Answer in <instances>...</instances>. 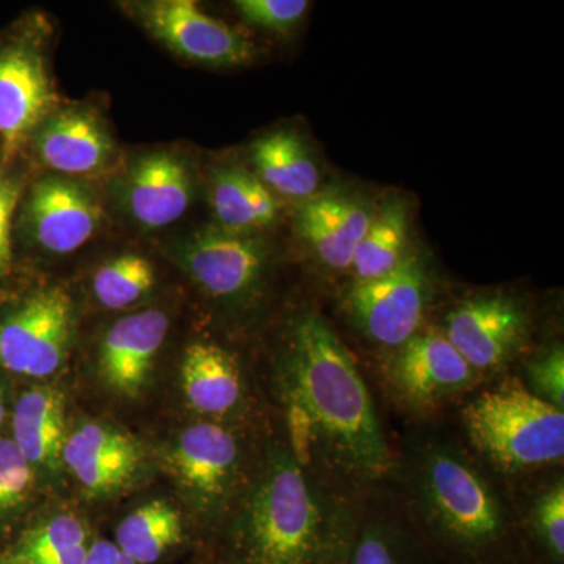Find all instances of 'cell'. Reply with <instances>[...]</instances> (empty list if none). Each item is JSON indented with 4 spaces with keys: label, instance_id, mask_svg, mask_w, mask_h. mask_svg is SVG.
I'll return each mask as SVG.
<instances>
[{
    "label": "cell",
    "instance_id": "obj_1",
    "mask_svg": "<svg viewBox=\"0 0 564 564\" xmlns=\"http://www.w3.org/2000/svg\"><path fill=\"white\" fill-rule=\"evenodd\" d=\"M281 434L318 477L359 500L391 485L397 451L366 378L323 315L303 311L273 367Z\"/></svg>",
    "mask_w": 564,
    "mask_h": 564
},
{
    "label": "cell",
    "instance_id": "obj_2",
    "mask_svg": "<svg viewBox=\"0 0 564 564\" xmlns=\"http://www.w3.org/2000/svg\"><path fill=\"white\" fill-rule=\"evenodd\" d=\"M389 489L434 563L529 564L510 485L462 436L413 430L397 451Z\"/></svg>",
    "mask_w": 564,
    "mask_h": 564
},
{
    "label": "cell",
    "instance_id": "obj_3",
    "mask_svg": "<svg viewBox=\"0 0 564 564\" xmlns=\"http://www.w3.org/2000/svg\"><path fill=\"white\" fill-rule=\"evenodd\" d=\"M359 500L304 466L280 436L207 549L210 564H345Z\"/></svg>",
    "mask_w": 564,
    "mask_h": 564
},
{
    "label": "cell",
    "instance_id": "obj_4",
    "mask_svg": "<svg viewBox=\"0 0 564 564\" xmlns=\"http://www.w3.org/2000/svg\"><path fill=\"white\" fill-rule=\"evenodd\" d=\"M459 410L464 444L508 485L563 467L564 411L533 395L521 378L481 384Z\"/></svg>",
    "mask_w": 564,
    "mask_h": 564
},
{
    "label": "cell",
    "instance_id": "obj_5",
    "mask_svg": "<svg viewBox=\"0 0 564 564\" xmlns=\"http://www.w3.org/2000/svg\"><path fill=\"white\" fill-rule=\"evenodd\" d=\"M263 443L251 448L245 426L203 421L187 426L170 447L165 456L170 473L204 524L214 530L212 540L250 485Z\"/></svg>",
    "mask_w": 564,
    "mask_h": 564
},
{
    "label": "cell",
    "instance_id": "obj_6",
    "mask_svg": "<svg viewBox=\"0 0 564 564\" xmlns=\"http://www.w3.org/2000/svg\"><path fill=\"white\" fill-rule=\"evenodd\" d=\"M440 329L488 383L507 375L524 355L532 336V314L514 293H474L448 311Z\"/></svg>",
    "mask_w": 564,
    "mask_h": 564
},
{
    "label": "cell",
    "instance_id": "obj_7",
    "mask_svg": "<svg viewBox=\"0 0 564 564\" xmlns=\"http://www.w3.org/2000/svg\"><path fill=\"white\" fill-rule=\"evenodd\" d=\"M386 378L393 402L419 419L432 417L485 384L440 328H422L393 351Z\"/></svg>",
    "mask_w": 564,
    "mask_h": 564
},
{
    "label": "cell",
    "instance_id": "obj_8",
    "mask_svg": "<svg viewBox=\"0 0 564 564\" xmlns=\"http://www.w3.org/2000/svg\"><path fill=\"white\" fill-rule=\"evenodd\" d=\"M430 300L429 270L421 256L410 252L386 276L352 282L344 295V310L367 340L395 351L421 332Z\"/></svg>",
    "mask_w": 564,
    "mask_h": 564
},
{
    "label": "cell",
    "instance_id": "obj_9",
    "mask_svg": "<svg viewBox=\"0 0 564 564\" xmlns=\"http://www.w3.org/2000/svg\"><path fill=\"white\" fill-rule=\"evenodd\" d=\"M176 259L206 295L231 306L254 303L269 272L261 240L226 229H204L188 237L177 245Z\"/></svg>",
    "mask_w": 564,
    "mask_h": 564
},
{
    "label": "cell",
    "instance_id": "obj_10",
    "mask_svg": "<svg viewBox=\"0 0 564 564\" xmlns=\"http://www.w3.org/2000/svg\"><path fill=\"white\" fill-rule=\"evenodd\" d=\"M73 336L70 296L61 288L44 289L0 325V364L24 377H51L68 358Z\"/></svg>",
    "mask_w": 564,
    "mask_h": 564
},
{
    "label": "cell",
    "instance_id": "obj_11",
    "mask_svg": "<svg viewBox=\"0 0 564 564\" xmlns=\"http://www.w3.org/2000/svg\"><path fill=\"white\" fill-rule=\"evenodd\" d=\"M135 11L155 39L188 61L231 66L254 57L247 36L204 13L193 0H155L139 3Z\"/></svg>",
    "mask_w": 564,
    "mask_h": 564
},
{
    "label": "cell",
    "instance_id": "obj_12",
    "mask_svg": "<svg viewBox=\"0 0 564 564\" xmlns=\"http://www.w3.org/2000/svg\"><path fill=\"white\" fill-rule=\"evenodd\" d=\"M57 106L50 76L36 52L0 51V144L6 159L17 154Z\"/></svg>",
    "mask_w": 564,
    "mask_h": 564
},
{
    "label": "cell",
    "instance_id": "obj_13",
    "mask_svg": "<svg viewBox=\"0 0 564 564\" xmlns=\"http://www.w3.org/2000/svg\"><path fill=\"white\" fill-rule=\"evenodd\" d=\"M181 383L188 404L207 421L245 426L250 393L242 366L231 351L214 343L188 345Z\"/></svg>",
    "mask_w": 564,
    "mask_h": 564
},
{
    "label": "cell",
    "instance_id": "obj_14",
    "mask_svg": "<svg viewBox=\"0 0 564 564\" xmlns=\"http://www.w3.org/2000/svg\"><path fill=\"white\" fill-rule=\"evenodd\" d=\"M143 458V448L131 434L85 423L66 437L62 463L90 496H111L133 484Z\"/></svg>",
    "mask_w": 564,
    "mask_h": 564
},
{
    "label": "cell",
    "instance_id": "obj_15",
    "mask_svg": "<svg viewBox=\"0 0 564 564\" xmlns=\"http://www.w3.org/2000/svg\"><path fill=\"white\" fill-rule=\"evenodd\" d=\"M169 328V317L158 310L128 315L111 326L98 361L99 375L111 392L128 399L143 392Z\"/></svg>",
    "mask_w": 564,
    "mask_h": 564
},
{
    "label": "cell",
    "instance_id": "obj_16",
    "mask_svg": "<svg viewBox=\"0 0 564 564\" xmlns=\"http://www.w3.org/2000/svg\"><path fill=\"white\" fill-rule=\"evenodd\" d=\"M102 214L91 193L80 185L46 177L33 188L29 220L41 248L55 254L79 250L98 231Z\"/></svg>",
    "mask_w": 564,
    "mask_h": 564
},
{
    "label": "cell",
    "instance_id": "obj_17",
    "mask_svg": "<svg viewBox=\"0 0 564 564\" xmlns=\"http://www.w3.org/2000/svg\"><path fill=\"white\" fill-rule=\"evenodd\" d=\"M391 489L361 497L345 564H433Z\"/></svg>",
    "mask_w": 564,
    "mask_h": 564
},
{
    "label": "cell",
    "instance_id": "obj_18",
    "mask_svg": "<svg viewBox=\"0 0 564 564\" xmlns=\"http://www.w3.org/2000/svg\"><path fill=\"white\" fill-rule=\"evenodd\" d=\"M372 217L373 210L356 196L323 193L303 204L299 231L326 269L348 272Z\"/></svg>",
    "mask_w": 564,
    "mask_h": 564
},
{
    "label": "cell",
    "instance_id": "obj_19",
    "mask_svg": "<svg viewBox=\"0 0 564 564\" xmlns=\"http://www.w3.org/2000/svg\"><path fill=\"white\" fill-rule=\"evenodd\" d=\"M192 199L187 163L172 152H152L133 163L124 181V202L139 225L165 228L180 220Z\"/></svg>",
    "mask_w": 564,
    "mask_h": 564
},
{
    "label": "cell",
    "instance_id": "obj_20",
    "mask_svg": "<svg viewBox=\"0 0 564 564\" xmlns=\"http://www.w3.org/2000/svg\"><path fill=\"white\" fill-rule=\"evenodd\" d=\"M527 563L564 564L563 467L510 485Z\"/></svg>",
    "mask_w": 564,
    "mask_h": 564
},
{
    "label": "cell",
    "instance_id": "obj_21",
    "mask_svg": "<svg viewBox=\"0 0 564 564\" xmlns=\"http://www.w3.org/2000/svg\"><path fill=\"white\" fill-rule=\"evenodd\" d=\"M41 161L54 172L84 176L101 172L113 154V141L90 111L63 110L51 115L36 137Z\"/></svg>",
    "mask_w": 564,
    "mask_h": 564
},
{
    "label": "cell",
    "instance_id": "obj_22",
    "mask_svg": "<svg viewBox=\"0 0 564 564\" xmlns=\"http://www.w3.org/2000/svg\"><path fill=\"white\" fill-rule=\"evenodd\" d=\"M65 397L55 388L22 393L13 415V443L31 466L57 470L66 443Z\"/></svg>",
    "mask_w": 564,
    "mask_h": 564
},
{
    "label": "cell",
    "instance_id": "obj_23",
    "mask_svg": "<svg viewBox=\"0 0 564 564\" xmlns=\"http://www.w3.org/2000/svg\"><path fill=\"white\" fill-rule=\"evenodd\" d=\"M251 159L259 181L289 198H314L321 172L306 144L293 131H278L262 137L251 147Z\"/></svg>",
    "mask_w": 564,
    "mask_h": 564
},
{
    "label": "cell",
    "instance_id": "obj_24",
    "mask_svg": "<svg viewBox=\"0 0 564 564\" xmlns=\"http://www.w3.org/2000/svg\"><path fill=\"white\" fill-rule=\"evenodd\" d=\"M113 543L137 564H162L187 543V530L172 503L152 500L122 519Z\"/></svg>",
    "mask_w": 564,
    "mask_h": 564
},
{
    "label": "cell",
    "instance_id": "obj_25",
    "mask_svg": "<svg viewBox=\"0 0 564 564\" xmlns=\"http://www.w3.org/2000/svg\"><path fill=\"white\" fill-rule=\"evenodd\" d=\"M212 209L223 229L248 232L276 221L280 203L259 177L240 169L215 172L210 184Z\"/></svg>",
    "mask_w": 564,
    "mask_h": 564
},
{
    "label": "cell",
    "instance_id": "obj_26",
    "mask_svg": "<svg viewBox=\"0 0 564 564\" xmlns=\"http://www.w3.org/2000/svg\"><path fill=\"white\" fill-rule=\"evenodd\" d=\"M408 204L399 196L373 212L369 229L356 248L350 272L352 282L373 281L393 272L408 252Z\"/></svg>",
    "mask_w": 564,
    "mask_h": 564
},
{
    "label": "cell",
    "instance_id": "obj_27",
    "mask_svg": "<svg viewBox=\"0 0 564 564\" xmlns=\"http://www.w3.org/2000/svg\"><path fill=\"white\" fill-rule=\"evenodd\" d=\"M88 527L74 514H55L21 534L0 556L2 564H85L93 543Z\"/></svg>",
    "mask_w": 564,
    "mask_h": 564
},
{
    "label": "cell",
    "instance_id": "obj_28",
    "mask_svg": "<svg viewBox=\"0 0 564 564\" xmlns=\"http://www.w3.org/2000/svg\"><path fill=\"white\" fill-rule=\"evenodd\" d=\"M155 284V270L140 254L111 259L93 278L96 300L107 310L117 311L140 302Z\"/></svg>",
    "mask_w": 564,
    "mask_h": 564
},
{
    "label": "cell",
    "instance_id": "obj_29",
    "mask_svg": "<svg viewBox=\"0 0 564 564\" xmlns=\"http://www.w3.org/2000/svg\"><path fill=\"white\" fill-rule=\"evenodd\" d=\"M538 399L564 411V347L554 343L533 355L521 380Z\"/></svg>",
    "mask_w": 564,
    "mask_h": 564
},
{
    "label": "cell",
    "instance_id": "obj_30",
    "mask_svg": "<svg viewBox=\"0 0 564 564\" xmlns=\"http://www.w3.org/2000/svg\"><path fill=\"white\" fill-rule=\"evenodd\" d=\"M236 9L248 24L285 33L302 21L310 3L306 0H239Z\"/></svg>",
    "mask_w": 564,
    "mask_h": 564
},
{
    "label": "cell",
    "instance_id": "obj_31",
    "mask_svg": "<svg viewBox=\"0 0 564 564\" xmlns=\"http://www.w3.org/2000/svg\"><path fill=\"white\" fill-rule=\"evenodd\" d=\"M33 485V467L13 441L0 440V511L25 499Z\"/></svg>",
    "mask_w": 564,
    "mask_h": 564
},
{
    "label": "cell",
    "instance_id": "obj_32",
    "mask_svg": "<svg viewBox=\"0 0 564 564\" xmlns=\"http://www.w3.org/2000/svg\"><path fill=\"white\" fill-rule=\"evenodd\" d=\"M20 193L17 181L0 176V274L9 270L11 262V220Z\"/></svg>",
    "mask_w": 564,
    "mask_h": 564
},
{
    "label": "cell",
    "instance_id": "obj_33",
    "mask_svg": "<svg viewBox=\"0 0 564 564\" xmlns=\"http://www.w3.org/2000/svg\"><path fill=\"white\" fill-rule=\"evenodd\" d=\"M85 564H137L128 555L122 554L118 545L109 540H95L88 551Z\"/></svg>",
    "mask_w": 564,
    "mask_h": 564
},
{
    "label": "cell",
    "instance_id": "obj_34",
    "mask_svg": "<svg viewBox=\"0 0 564 564\" xmlns=\"http://www.w3.org/2000/svg\"><path fill=\"white\" fill-rule=\"evenodd\" d=\"M3 417H6V404H3L2 391H0V426H2Z\"/></svg>",
    "mask_w": 564,
    "mask_h": 564
},
{
    "label": "cell",
    "instance_id": "obj_35",
    "mask_svg": "<svg viewBox=\"0 0 564 564\" xmlns=\"http://www.w3.org/2000/svg\"><path fill=\"white\" fill-rule=\"evenodd\" d=\"M195 564H210L209 560H207V556L204 555L202 558H198V562H195Z\"/></svg>",
    "mask_w": 564,
    "mask_h": 564
},
{
    "label": "cell",
    "instance_id": "obj_36",
    "mask_svg": "<svg viewBox=\"0 0 564 564\" xmlns=\"http://www.w3.org/2000/svg\"><path fill=\"white\" fill-rule=\"evenodd\" d=\"M0 564H2V562H0Z\"/></svg>",
    "mask_w": 564,
    "mask_h": 564
}]
</instances>
